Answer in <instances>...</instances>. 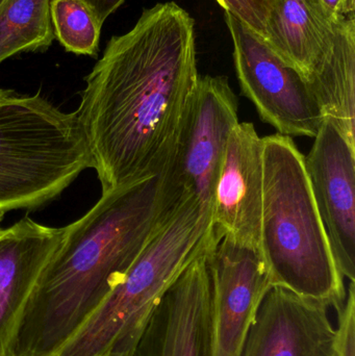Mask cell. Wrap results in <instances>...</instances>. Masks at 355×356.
<instances>
[{"mask_svg": "<svg viewBox=\"0 0 355 356\" xmlns=\"http://www.w3.org/2000/svg\"><path fill=\"white\" fill-rule=\"evenodd\" d=\"M195 21L173 1L108 41L76 112L102 193L172 165L197 83Z\"/></svg>", "mask_w": 355, "mask_h": 356, "instance_id": "cell-1", "label": "cell"}, {"mask_svg": "<svg viewBox=\"0 0 355 356\" xmlns=\"http://www.w3.org/2000/svg\"><path fill=\"white\" fill-rule=\"evenodd\" d=\"M189 191L170 167L102 193L42 270L10 339L8 356H50L122 282Z\"/></svg>", "mask_w": 355, "mask_h": 356, "instance_id": "cell-2", "label": "cell"}, {"mask_svg": "<svg viewBox=\"0 0 355 356\" xmlns=\"http://www.w3.org/2000/svg\"><path fill=\"white\" fill-rule=\"evenodd\" d=\"M260 253L273 286L339 312L344 280L333 255L306 171L291 137L267 136Z\"/></svg>", "mask_w": 355, "mask_h": 356, "instance_id": "cell-3", "label": "cell"}, {"mask_svg": "<svg viewBox=\"0 0 355 356\" xmlns=\"http://www.w3.org/2000/svg\"><path fill=\"white\" fill-rule=\"evenodd\" d=\"M220 238L191 192L122 282L54 356H131L150 314L181 272Z\"/></svg>", "mask_w": 355, "mask_h": 356, "instance_id": "cell-4", "label": "cell"}, {"mask_svg": "<svg viewBox=\"0 0 355 356\" xmlns=\"http://www.w3.org/2000/svg\"><path fill=\"white\" fill-rule=\"evenodd\" d=\"M93 168L76 112L40 94L0 100V213L33 209Z\"/></svg>", "mask_w": 355, "mask_h": 356, "instance_id": "cell-5", "label": "cell"}, {"mask_svg": "<svg viewBox=\"0 0 355 356\" xmlns=\"http://www.w3.org/2000/svg\"><path fill=\"white\" fill-rule=\"evenodd\" d=\"M242 94L262 121L288 137L315 138L325 117L306 79L283 62L265 40L225 12Z\"/></svg>", "mask_w": 355, "mask_h": 356, "instance_id": "cell-6", "label": "cell"}, {"mask_svg": "<svg viewBox=\"0 0 355 356\" xmlns=\"http://www.w3.org/2000/svg\"><path fill=\"white\" fill-rule=\"evenodd\" d=\"M238 124L239 104L227 77L199 75L173 166L179 184L210 217L227 143Z\"/></svg>", "mask_w": 355, "mask_h": 356, "instance_id": "cell-7", "label": "cell"}, {"mask_svg": "<svg viewBox=\"0 0 355 356\" xmlns=\"http://www.w3.org/2000/svg\"><path fill=\"white\" fill-rule=\"evenodd\" d=\"M210 248L198 255L163 295L131 356H214Z\"/></svg>", "mask_w": 355, "mask_h": 356, "instance_id": "cell-8", "label": "cell"}, {"mask_svg": "<svg viewBox=\"0 0 355 356\" xmlns=\"http://www.w3.org/2000/svg\"><path fill=\"white\" fill-rule=\"evenodd\" d=\"M214 356H241L246 337L273 288L260 251L221 238L210 249Z\"/></svg>", "mask_w": 355, "mask_h": 356, "instance_id": "cell-9", "label": "cell"}, {"mask_svg": "<svg viewBox=\"0 0 355 356\" xmlns=\"http://www.w3.org/2000/svg\"><path fill=\"white\" fill-rule=\"evenodd\" d=\"M304 163L338 267L355 282V146L325 119Z\"/></svg>", "mask_w": 355, "mask_h": 356, "instance_id": "cell-10", "label": "cell"}, {"mask_svg": "<svg viewBox=\"0 0 355 356\" xmlns=\"http://www.w3.org/2000/svg\"><path fill=\"white\" fill-rule=\"evenodd\" d=\"M264 192V142L250 122L231 131L221 167L212 209L219 238L260 251Z\"/></svg>", "mask_w": 355, "mask_h": 356, "instance_id": "cell-11", "label": "cell"}, {"mask_svg": "<svg viewBox=\"0 0 355 356\" xmlns=\"http://www.w3.org/2000/svg\"><path fill=\"white\" fill-rule=\"evenodd\" d=\"M329 309L273 286L256 313L241 356H336Z\"/></svg>", "mask_w": 355, "mask_h": 356, "instance_id": "cell-12", "label": "cell"}, {"mask_svg": "<svg viewBox=\"0 0 355 356\" xmlns=\"http://www.w3.org/2000/svg\"><path fill=\"white\" fill-rule=\"evenodd\" d=\"M64 232L24 217L0 236V356H8L23 307Z\"/></svg>", "mask_w": 355, "mask_h": 356, "instance_id": "cell-13", "label": "cell"}, {"mask_svg": "<svg viewBox=\"0 0 355 356\" xmlns=\"http://www.w3.org/2000/svg\"><path fill=\"white\" fill-rule=\"evenodd\" d=\"M338 22L321 0H276L262 38L306 79L333 43Z\"/></svg>", "mask_w": 355, "mask_h": 356, "instance_id": "cell-14", "label": "cell"}, {"mask_svg": "<svg viewBox=\"0 0 355 356\" xmlns=\"http://www.w3.org/2000/svg\"><path fill=\"white\" fill-rule=\"evenodd\" d=\"M306 81L325 119L355 146V17L340 19L333 43Z\"/></svg>", "mask_w": 355, "mask_h": 356, "instance_id": "cell-15", "label": "cell"}, {"mask_svg": "<svg viewBox=\"0 0 355 356\" xmlns=\"http://www.w3.org/2000/svg\"><path fill=\"white\" fill-rule=\"evenodd\" d=\"M51 0H6L0 6V64L15 54L47 49L53 42Z\"/></svg>", "mask_w": 355, "mask_h": 356, "instance_id": "cell-16", "label": "cell"}, {"mask_svg": "<svg viewBox=\"0 0 355 356\" xmlns=\"http://www.w3.org/2000/svg\"><path fill=\"white\" fill-rule=\"evenodd\" d=\"M50 14L54 35L67 51L97 56L102 23L83 0H51Z\"/></svg>", "mask_w": 355, "mask_h": 356, "instance_id": "cell-17", "label": "cell"}, {"mask_svg": "<svg viewBox=\"0 0 355 356\" xmlns=\"http://www.w3.org/2000/svg\"><path fill=\"white\" fill-rule=\"evenodd\" d=\"M276 0H217L226 13L263 37L267 19Z\"/></svg>", "mask_w": 355, "mask_h": 356, "instance_id": "cell-18", "label": "cell"}, {"mask_svg": "<svg viewBox=\"0 0 355 356\" xmlns=\"http://www.w3.org/2000/svg\"><path fill=\"white\" fill-rule=\"evenodd\" d=\"M336 356H355V282H349L345 302L338 312Z\"/></svg>", "mask_w": 355, "mask_h": 356, "instance_id": "cell-19", "label": "cell"}, {"mask_svg": "<svg viewBox=\"0 0 355 356\" xmlns=\"http://www.w3.org/2000/svg\"><path fill=\"white\" fill-rule=\"evenodd\" d=\"M336 21L354 17L355 0H321Z\"/></svg>", "mask_w": 355, "mask_h": 356, "instance_id": "cell-20", "label": "cell"}, {"mask_svg": "<svg viewBox=\"0 0 355 356\" xmlns=\"http://www.w3.org/2000/svg\"><path fill=\"white\" fill-rule=\"evenodd\" d=\"M104 24L108 16L120 8L124 0H83Z\"/></svg>", "mask_w": 355, "mask_h": 356, "instance_id": "cell-21", "label": "cell"}, {"mask_svg": "<svg viewBox=\"0 0 355 356\" xmlns=\"http://www.w3.org/2000/svg\"><path fill=\"white\" fill-rule=\"evenodd\" d=\"M14 92L12 90L0 89V100L6 99L10 96L14 95Z\"/></svg>", "mask_w": 355, "mask_h": 356, "instance_id": "cell-22", "label": "cell"}, {"mask_svg": "<svg viewBox=\"0 0 355 356\" xmlns=\"http://www.w3.org/2000/svg\"><path fill=\"white\" fill-rule=\"evenodd\" d=\"M4 218V213H0V224H1L2 220H3ZM4 229H2L1 226H0V236H1L2 232H3Z\"/></svg>", "mask_w": 355, "mask_h": 356, "instance_id": "cell-23", "label": "cell"}, {"mask_svg": "<svg viewBox=\"0 0 355 356\" xmlns=\"http://www.w3.org/2000/svg\"><path fill=\"white\" fill-rule=\"evenodd\" d=\"M6 1V0H0V6H1L3 2Z\"/></svg>", "mask_w": 355, "mask_h": 356, "instance_id": "cell-24", "label": "cell"}, {"mask_svg": "<svg viewBox=\"0 0 355 356\" xmlns=\"http://www.w3.org/2000/svg\"><path fill=\"white\" fill-rule=\"evenodd\" d=\"M50 356H54V355H50Z\"/></svg>", "mask_w": 355, "mask_h": 356, "instance_id": "cell-25", "label": "cell"}]
</instances>
